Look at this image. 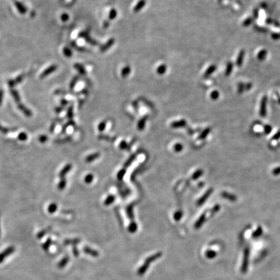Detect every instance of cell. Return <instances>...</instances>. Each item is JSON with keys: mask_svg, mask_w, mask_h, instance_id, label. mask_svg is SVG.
<instances>
[{"mask_svg": "<svg viewBox=\"0 0 280 280\" xmlns=\"http://www.w3.org/2000/svg\"><path fill=\"white\" fill-rule=\"evenodd\" d=\"M64 54L66 56H70L71 55V51L69 50V49L66 47V48H64Z\"/></svg>", "mask_w": 280, "mask_h": 280, "instance_id": "d590c367", "label": "cell"}, {"mask_svg": "<svg viewBox=\"0 0 280 280\" xmlns=\"http://www.w3.org/2000/svg\"><path fill=\"white\" fill-rule=\"evenodd\" d=\"M210 128H206L205 130H204L202 132V133L201 134V135H200V138H206V136H207V134L210 133Z\"/></svg>", "mask_w": 280, "mask_h": 280, "instance_id": "f1b7e54d", "label": "cell"}, {"mask_svg": "<svg viewBox=\"0 0 280 280\" xmlns=\"http://www.w3.org/2000/svg\"><path fill=\"white\" fill-rule=\"evenodd\" d=\"M215 69H216V67H215V66H211L209 69H208V70L207 71V72H206V74L207 75H210V74L212 73L213 71L215 70Z\"/></svg>", "mask_w": 280, "mask_h": 280, "instance_id": "d6a6232c", "label": "cell"}, {"mask_svg": "<svg viewBox=\"0 0 280 280\" xmlns=\"http://www.w3.org/2000/svg\"><path fill=\"white\" fill-rule=\"evenodd\" d=\"M67 116L68 117V118H71V117L73 116V113H72V108H70L69 110H68V112H67Z\"/></svg>", "mask_w": 280, "mask_h": 280, "instance_id": "7bdbcfd3", "label": "cell"}, {"mask_svg": "<svg viewBox=\"0 0 280 280\" xmlns=\"http://www.w3.org/2000/svg\"><path fill=\"white\" fill-rule=\"evenodd\" d=\"M68 19H69V15H68L67 14H66V13H64V14H62L61 15V20L62 21H66Z\"/></svg>", "mask_w": 280, "mask_h": 280, "instance_id": "74e56055", "label": "cell"}, {"mask_svg": "<svg viewBox=\"0 0 280 280\" xmlns=\"http://www.w3.org/2000/svg\"><path fill=\"white\" fill-rule=\"evenodd\" d=\"M233 70V64L232 62H229L227 65L226 70V75H230Z\"/></svg>", "mask_w": 280, "mask_h": 280, "instance_id": "d4e9b609", "label": "cell"}, {"mask_svg": "<svg viewBox=\"0 0 280 280\" xmlns=\"http://www.w3.org/2000/svg\"><path fill=\"white\" fill-rule=\"evenodd\" d=\"M221 209V207L219 205H215L213 207V209H212V212L213 213H217L218 212V211L220 210Z\"/></svg>", "mask_w": 280, "mask_h": 280, "instance_id": "60d3db41", "label": "cell"}, {"mask_svg": "<svg viewBox=\"0 0 280 280\" xmlns=\"http://www.w3.org/2000/svg\"><path fill=\"white\" fill-rule=\"evenodd\" d=\"M205 219H206L205 214H202L201 216H200V217L198 219V221L196 222L195 225V228L196 229H199L200 227L202 225L204 221H205Z\"/></svg>", "mask_w": 280, "mask_h": 280, "instance_id": "9a60e30c", "label": "cell"}, {"mask_svg": "<svg viewBox=\"0 0 280 280\" xmlns=\"http://www.w3.org/2000/svg\"><path fill=\"white\" fill-rule=\"evenodd\" d=\"M161 256H162V253L161 252H159L154 253V254L152 256H149V258H147L145 259V262L142 264V266L138 268V274L140 276H143L147 271V270H148V268L150 266V264L155 261L157 260L160 258H161Z\"/></svg>", "mask_w": 280, "mask_h": 280, "instance_id": "6da1fadb", "label": "cell"}, {"mask_svg": "<svg viewBox=\"0 0 280 280\" xmlns=\"http://www.w3.org/2000/svg\"><path fill=\"white\" fill-rule=\"evenodd\" d=\"M279 103H280V100H279Z\"/></svg>", "mask_w": 280, "mask_h": 280, "instance_id": "816d5d0a", "label": "cell"}, {"mask_svg": "<svg viewBox=\"0 0 280 280\" xmlns=\"http://www.w3.org/2000/svg\"><path fill=\"white\" fill-rule=\"evenodd\" d=\"M93 180V176L92 175H88L85 178V181L87 184H90L92 182Z\"/></svg>", "mask_w": 280, "mask_h": 280, "instance_id": "4dcf8cb0", "label": "cell"}, {"mask_svg": "<svg viewBox=\"0 0 280 280\" xmlns=\"http://www.w3.org/2000/svg\"><path fill=\"white\" fill-rule=\"evenodd\" d=\"M221 196H222V198L228 200H230V201L233 202V201H236V200H237V197H236V195L229 193H227V192H225V191L222 193Z\"/></svg>", "mask_w": 280, "mask_h": 280, "instance_id": "9c48e42d", "label": "cell"}, {"mask_svg": "<svg viewBox=\"0 0 280 280\" xmlns=\"http://www.w3.org/2000/svg\"><path fill=\"white\" fill-rule=\"evenodd\" d=\"M72 251H73V255H74L75 257H78L79 256V250L77 248L76 246H74V247H73Z\"/></svg>", "mask_w": 280, "mask_h": 280, "instance_id": "e575fe53", "label": "cell"}, {"mask_svg": "<svg viewBox=\"0 0 280 280\" xmlns=\"http://www.w3.org/2000/svg\"><path fill=\"white\" fill-rule=\"evenodd\" d=\"M71 169V164H67L66 165L65 167H64L62 170L59 173V176L60 179H63L65 176L66 174L70 172V171Z\"/></svg>", "mask_w": 280, "mask_h": 280, "instance_id": "30bf717a", "label": "cell"}, {"mask_svg": "<svg viewBox=\"0 0 280 280\" xmlns=\"http://www.w3.org/2000/svg\"><path fill=\"white\" fill-rule=\"evenodd\" d=\"M66 185V180L65 179H64V178H63V179H61L60 182L58 184V188L60 190H62L64 188H65Z\"/></svg>", "mask_w": 280, "mask_h": 280, "instance_id": "603a6c76", "label": "cell"}, {"mask_svg": "<svg viewBox=\"0 0 280 280\" xmlns=\"http://www.w3.org/2000/svg\"><path fill=\"white\" fill-rule=\"evenodd\" d=\"M53 241L51 240V238H48V239L46 240V241L42 244V248L45 251H47L49 248L51 247V245L52 244Z\"/></svg>", "mask_w": 280, "mask_h": 280, "instance_id": "e0dca14e", "label": "cell"}, {"mask_svg": "<svg viewBox=\"0 0 280 280\" xmlns=\"http://www.w3.org/2000/svg\"><path fill=\"white\" fill-rule=\"evenodd\" d=\"M203 174V171H202V170H198V171H196L194 174H193V175L192 178H193V179H194V180H196V179H199V178Z\"/></svg>", "mask_w": 280, "mask_h": 280, "instance_id": "4316f807", "label": "cell"}, {"mask_svg": "<svg viewBox=\"0 0 280 280\" xmlns=\"http://www.w3.org/2000/svg\"><path fill=\"white\" fill-rule=\"evenodd\" d=\"M14 5H15V7H16L17 10H18V12L20 13V14H25L26 13H27V7H26L21 2L18 1H14Z\"/></svg>", "mask_w": 280, "mask_h": 280, "instance_id": "52a82bcc", "label": "cell"}, {"mask_svg": "<svg viewBox=\"0 0 280 280\" xmlns=\"http://www.w3.org/2000/svg\"><path fill=\"white\" fill-rule=\"evenodd\" d=\"M138 226L136 222H132L131 224L128 226V231L130 233H134L137 231Z\"/></svg>", "mask_w": 280, "mask_h": 280, "instance_id": "7402d4cb", "label": "cell"}, {"mask_svg": "<svg viewBox=\"0 0 280 280\" xmlns=\"http://www.w3.org/2000/svg\"><path fill=\"white\" fill-rule=\"evenodd\" d=\"M182 149H183L182 145L179 144V143H178V144H176L175 145V151H176V152H180V151H181V150H182Z\"/></svg>", "mask_w": 280, "mask_h": 280, "instance_id": "836d02e7", "label": "cell"}, {"mask_svg": "<svg viewBox=\"0 0 280 280\" xmlns=\"http://www.w3.org/2000/svg\"><path fill=\"white\" fill-rule=\"evenodd\" d=\"M70 261V257L69 256H65L63 258L58 264V267L59 268H63L66 266V264Z\"/></svg>", "mask_w": 280, "mask_h": 280, "instance_id": "5bb4252c", "label": "cell"}, {"mask_svg": "<svg viewBox=\"0 0 280 280\" xmlns=\"http://www.w3.org/2000/svg\"><path fill=\"white\" fill-rule=\"evenodd\" d=\"M0 236H1V230H0Z\"/></svg>", "mask_w": 280, "mask_h": 280, "instance_id": "f907efd6", "label": "cell"}, {"mask_svg": "<svg viewBox=\"0 0 280 280\" xmlns=\"http://www.w3.org/2000/svg\"><path fill=\"white\" fill-rule=\"evenodd\" d=\"M83 251H84V253H86V254L92 256L93 257V258H97V257L99 256V252L96 251V250H93L88 247H85L84 248H83Z\"/></svg>", "mask_w": 280, "mask_h": 280, "instance_id": "ba28073f", "label": "cell"}, {"mask_svg": "<svg viewBox=\"0 0 280 280\" xmlns=\"http://www.w3.org/2000/svg\"><path fill=\"white\" fill-rule=\"evenodd\" d=\"M267 99L266 96H264L261 102V106H260V116L262 118H264L267 115Z\"/></svg>", "mask_w": 280, "mask_h": 280, "instance_id": "3957f363", "label": "cell"}, {"mask_svg": "<svg viewBox=\"0 0 280 280\" xmlns=\"http://www.w3.org/2000/svg\"><path fill=\"white\" fill-rule=\"evenodd\" d=\"M272 131V127L270 125H266L264 127V132L266 134H269Z\"/></svg>", "mask_w": 280, "mask_h": 280, "instance_id": "ab89813d", "label": "cell"}, {"mask_svg": "<svg viewBox=\"0 0 280 280\" xmlns=\"http://www.w3.org/2000/svg\"><path fill=\"white\" fill-rule=\"evenodd\" d=\"M10 93H11V95H12L13 97L14 98V101H16V103H17V104L20 103V101H21V99H20V94L18 93V91H17V90H16L12 89V90H10Z\"/></svg>", "mask_w": 280, "mask_h": 280, "instance_id": "7c38bea8", "label": "cell"}, {"mask_svg": "<svg viewBox=\"0 0 280 280\" xmlns=\"http://www.w3.org/2000/svg\"><path fill=\"white\" fill-rule=\"evenodd\" d=\"M81 239H66L64 242V244L65 245H74L75 246L78 243H80Z\"/></svg>", "mask_w": 280, "mask_h": 280, "instance_id": "2e32d148", "label": "cell"}, {"mask_svg": "<svg viewBox=\"0 0 280 280\" xmlns=\"http://www.w3.org/2000/svg\"><path fill=\"white\" fill-rule=\"evenodd\" d=\"M212 191H213L212 189H210L209 190L207 191L206 193L204 195V196H202V197L199 200V202H198V204H199V205H201V204H202L204 202H205L206 200L208 199V197H209L210 195L211 194V193H212Z\"/></svg>", "mask_w": 280, "mask_h": 280, "instance_id": "8fae6325", "label": "cell"}, {"mask_svg": "<svg viewBox=\"0 0 280 280\" xmlns=\"http://www.w3.org/2000/svg\"><path fill=\"white\" fill-rule=\"evenodd\" d=\"M56 69H57V66H56V65L50 66V67H47V69H45L42 73H41V74L40 75V79H44L45 77H46L47 76H48V75H50V74L53 73L54 71H55L56 70Z\"/></svg>", "mask_w": 280, "mask_h": 280, "instance_id": "277c9868", "label": "cell"}, {"mask_svg": "<svg viewBox=\"0 0 280 280\" xmlns=\"http://www.w3.org/2000/svg\"><path fill=\"white\" fill-rule=\"evenodd\" d=\"M244 55H245V52L243 50L241 51L239 54L238 55V57L236 60V64L237 66H241L242 65V64H243V62L244 57Z\"/></svg>", "mask_w": 280, "mask_h": 280, "instance_id": "4fadbf2b", "label": "cell"}, {"mask_svg": "<svg viewBox=\"0 0 280 280\" xmlns=\"http://www.w3.org/2000/svg\"><path fill=\"white\" fill-rule=\"evenodd\" d=\"M15 248L14 247H9L7 248L6 250H5L4 251H3L1 253H0V263H2L4 259L7 258L9 256L14 252Z\"/></svg>", "mask_w": 280, "mask_h": 280, "instance_id": "7a4b0ae2", "label": "cell"}, {"mask_svg": "<svg viewBox=\"0 0 280 280\" xmlns=\"http://www.w3.org/2000/svg\"><path fill=\"white\" fill-rule=\"evenodd\" d=\"M16 130L15 129V128H14V129L12 130V129H10V128L3 127L1 124H0V132H1V133H2V134H7L10 132H14Z\"/></svg>", "mask_w": 280, "mask_h": 280, "instance_id": "d6986e66", "label": "cell"}, {"mask_svg": "<svg viewBox=\"0 0 280 280\" xmlns=\"http://www.w3.org/2000/svg\"><path fill=\"white\" fill-rule=\"evenodd\" d=\"M272 38H273L274 39H280V35L279 34H273V35H272Z\"/></svg>", "mask_w": 280, "mask_h": 280, "instance_id": "bcb514c9", "label": "cell"}, {"mask_svg": "<svg viewBox=\"0 0 280 280\" xmlns=\"http://www.w3.org/2000/svg\"><path fill=\"white\" fill-rule=\"evenodd\" d=\"M51 230V228H45L44 230H42L41 231H40V232L37 234V238L39 239H40L41 238H42L45 234L49 232H50V231Z\"/></svg>", "mask_w": 280, "mask_h": 280, "instance_id": "ac0fdd59", "label": "cell"}, {"mask_svg": "<svg viewBox=\"0 0 280 280\" xmlns=\"http://www.w3.org/2000/svg\"><path fill=\"white\" fill-rule=\"evenodd\" d=\"M219 96V93L217 92V91H214L213 92L211 93V99L213 100L217 99Z\"/></svg>", "mask_w": 280, "mask_h": 280, "instance_id": "f546056e", "label": "cell"}, {"mask_svg": "<svg viewBox=\"0 0 280 280\" xmlns=\"http://www.w3.org/2000/svg\"><path fill=\"white\" fill-rule=\"evenodd\" d=\"M24 75H21L20 76H18L16 79H12V80H10L8 82V84L10 88H13L15 86L18 85L19 83H20L23 80H24Z\"/></svg>", "mask_w": 280, "mask_h": 280, "instance_id": "8992f818", "label": "cell"}, {"mask_svg": "<svg viewBox=\"0 0 280 280\" xmlns=\"http://www.w3.org/2000/svg\"><path fill=\"white\" fill-rule=\"evenodd\" d=\"M104 127H105V123H101V125L99 126V128L100 130H101V131H102V130H103V129H104Z\"/></svg>", "mask_w": 280, "mask_h": 280, "instance_id": "c3c4849f", "label": "cell"}, {"mask_svg": "<svg viewBox=\"0 0 280 280\" xmlns=\"http://www.w3.org/2000/svg\"><path fill=\"white\" fill-rule=\"evenodd\" d=\"M27 134L25 133V132H21V133H20L18 134V138L19 140H20V141H26V140L27 139Z\"/></svg>", "mask_w": 280, "mask_h": 280, "instance_id": "cb8c5ba5", "label": "cell"}, {"mask_svg": "<svg viewBox=\"0 0 280 280\" xmlns=\"http://www.w3.org/2000/svg\"><path fill=\"white\" fill-rule=\"evenodd\" d=\"M98 156H99V154H98V153L92 154V155H90V156H88L86 158V162H91V161H92L93 160H95V159L97 158Z\"/></svg>", "mask_w": 280, "mask_h": 280, "instance_id": "484cf974", "label": "cell"}, {"mask_svg": "<svg viewBox=\"0 0 280 280\" xmlns=\"http://www.w3.org/2000/svg\"><path fill=\"white\" fill-rule=\"evenodd\" d=\"M18 108L20 110L24 113V114L26 116L28 117V118H30L33 116V113L30 110L25 107L24 104H23L22 103H19L18 104Z\"/></svg>", "mask_w": 280, "mask_h": 280, "instance_id": "5b68a950", "label": "cell"}, {"mask_svg": "<svg viewBox=\"0 0 280 280\" xmlns=\"http://www.w3.org/2000/svg\"><path fill=\"white\" fill-rule=\"evenodd\" d=\"M61 103H62V105H63V106H65V105H66V104H67V101H66V100H64V99H63V100L61 101Z\"/></svg>", "mask_w": 280, "mask_h": 280, "instance_id": "681fc988", "label": "cell"}, {"mask_svg": "<svg viewBox=\"0 0 280 280\" xmlns=\"http://www.w3.org/2000/svg\"><path fill=\"white\" fill-rule=\"evenodd\" d=\"M55 127H56L55 123H53L51 128H50V132H53L55 128Z\"/></svg>", "mask_w": 280, "mask_h": 280, "instance_id": "7dc6e473", "label": "cell"}, {"mask_svg": "<svg viewBox=\"0 0 280 280\" xmlns=\"http://www.w3.org/2000/svg\"><path fill=\"white\" fill-rule=\"evenodd\" d=\"M272 174H273L274 175H276V176L280 175V167H278L277 168L274 169L273 171H272Z\"/></svg>", "mask_w": 280, "mask_h": 280, "instance_id": "f35d334b", "label": "cell"}, {"mask_svg": "<svg viewBox=\"0 0 280 280\" xmlns=\"http://www.w3.org/2000/svg\"><path fill=\"white\" fill-rule=\"evenodd\" d=\"M3 99V91L2 90H0V106L1 105Z\"/></svg>", "mask_w": 280, "mask_h": 280, "instance_id": "ee69618b", "label": "cell"}, {"mask_svg": "<svg viewBox=\"0 0 280 280\" xmlns=\"http://www.w3.org/2000/svg\"><path fill=\"white\" fill-rule=\"evenodd\" d=\"M56 210H57V205H56V204L52 203L50 206H49L47 210L49 213L52 214V213H54L56 211Z\"/></svg>", "mask_w": 280, "mask_h": 280, "instance_id": "ffe728a7", "label": "cell"}, {"mask_svg": "<svg viewBox=\"0 0 280 280\" xmlns=\"http://www.w3.org/2000/svg\"><path fill=\"white\" fill-rule=\"evenodd\" d=\"M181 216H182V215H181V213L180 212H177L175 213V219L176 221H179L180 219H181Z\"/></svg>", "mask_w": 280, "mask_h": 280, "instance_id": "b9f144b4", "label": "cell"}, {"mask_svg": "<svg viewBox=\"0 0 280 280\" xmlns=\"http://www.w3.org/2000/svg\"><path fill=\"white\" fill-rule=\"evenodd\" d=\"M113 200H114V198H113V196H109V197H108L107 200H106L105 204H107V205H108V204H110L113 201Z\"/></svg>", "mask_w": 280, "mask_h": 280, "instance_id": "8d00e7d4", "label": "cell"}, {"mask_svg": "<svg viewBox=\"0 0 280 280\" xmlns=\"http://www.w3.org/2000/svg\"><path fill=\"white\" fill-rule=\"evenodd\" d=\"M279 138H280V131L278 132L272 139H278Z\"/></svg>", "mask_w": 280, "mask_h": 280, "instance_id": "f6af8a7d", "label": "cell"}, {"mask_svg": "<svg viewBox=\"0 0 280 280\" xmlns=\"http://www.w3.org/2000/svg\"><path fill=\"white\" fill-rule=\"evenodd\" d=\"M267 55V51L265 50H263L258 53V58L260 60H263L265 59Z\"/></svg>", "mask_w": 280, "mask_h": 280, "instance_id": "44dd1931", "label": "cell"}, {"mask_svg": "<svg viewBox=\"0 0 280 280\" xmlns=\"http://www.w3.org/2000/svg\"><path fill=\"white\" fill-rule=\"evenodd\" d=\"M252 18H248L244 21L243 25L245 26V27H247V26H248L249 25H250L252 24Z\"/></svg>", "mask_w": 280, "mask_h": 280, "instance_id": "1f68e13d", "label": "cell"}, {"mask_svg": "<svg viewBox=\"0 0 280 280\" xmlns=\"http://www.w3.org/2000/svg\"><path fill=\"white\" fill-rule=\"evenodd\" d=\"M47 139H48V137L47 136H45V135H41L39 136V141L40 143H45V141H47Z\"/></svg>", "mask_w": 280, "mask_h": 280, "instance_id": "83f0119b", "label": "cell"}]
</instances>
